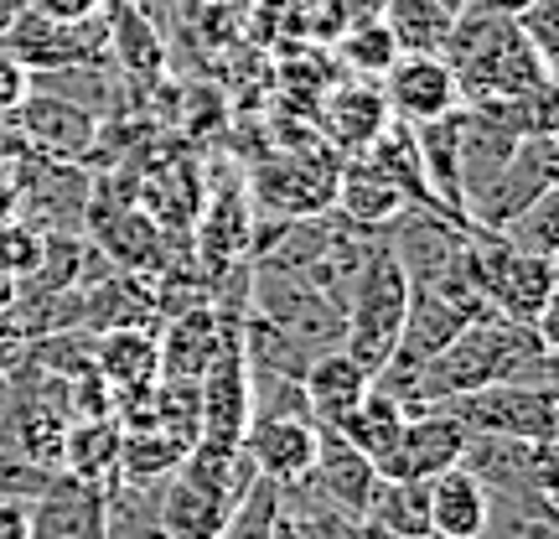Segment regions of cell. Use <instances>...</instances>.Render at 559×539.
<instances>
[{"mask_svg":"<svg viewBox=\"0 0 559 539\" xmlns=\"http://www.w3.org/2000/svg\"><path fill=\"white\" fill-rule=\"evenodd\" d=\"M461 467L487 493H559L555 441H519V436H466Z\"/></svg>","mask_w":559,"mask_h":539,"instance_id":"ba28073f","label":"cell"},{"mask_svg":"<svg viewBox=\"0 0 559 539\" xmlns=\"http://www.w3.org/2000/svg\"><path fill=\"white\" fill-rule=\"evenodd\" d=\"M404 410L389 389H379V384H368V395H362L347 415H342V425H332L337 436H347L353 446H358L362 457H373V467H379L383 457H389V446L400 441V425H404Z\"/></svg>","mask_w":559,"mask_h":539,"instance_id":"484cf974","label":"cell"},{"mask_svg":"<svg viewBox=\"0 0 559 539\" xmlns=\"http://www.w3.org/2000/svg\"><path fill=\"white\" fill-rule=\"evenodd\" d=\"M559 187V145L555 136H523L519 151L508 156L502 177L481 192V202L472 208V229H487V234H502L508 223L519 219L528 202H539L544 192Z\"/></svg>","mask_w":559,"mask_h":539,"instance_id":"9c48e42d","label":"cell"},{"mask_svg":"<svg viewBox=\"0 0 559 539\" xmlns=\"http://www.w3.org/2000/svg\"><path fill=\"white\" fill-rule=\"evenodd\" d=\"M430 488V535L440 539H481L487 524V488L466 467H445L425 482Z\"/></svg>","mask_w":559,"mask_h":539,"instance_id":"7402d4cb","label":"cell"},{"mask_svg":"<svg viewBox=\"0 0 559 539\" xmlns=\"http://www.w3.org/2000/svg\"><path fill=\"white\" fill-rule=\"evenodd\" d=\"M368 384H373V374L358 359H347L342 348H326V353L306 363L300 395H306V410H311L317 425H342V415L368 395Z\"/></svg>","mask_w":559,"mask_h":539,"instance_id":"44dd1931","label":"cell"},{"mask_svg":"<svg viewBox=\"0 0 559 539\" xmlns=\"http://www.w3.org/2000/svg\"><path fill=\"white\" fill-rule=\"evenodd\" d=\"M275 524H280V482L254 478L234 499V508L223 514L213 539H275Z\"/></svg>","mask_w":559,"mask_h":539,"instance_id":"f1b7e54d","label":"cell"},{"mask_svg":"<svg viewBox=\"0 0 559 539\" xmlns=\"http://www.w3.org/2000/svg\"><path fill=\"white\" fill-rule=\"evenodd\" d=\"M389 115L404 125H425L461 109V83L445 68V58H394V68L379 79Z\"/></svg>","mask_w":559,"mask_h":539,"instance_id":"9a60e30c","label":"cell"},{"mask_svg":"<svg viewBox=\"0 0 559 539\" xmlns=\"http://www.w3.org/2000/svg\"><path fill=\"white\" fill-rule=\"evenodd\" d=\"M21 5H26V0H0V37H5V26L21 16Z\"/></svg>","mask_w":559,"mask_h":539,"instance_id":"60d3db41","label":"cell"},{"mask_svg":"<svg viewBox=\"0 0 559 539\" xmlns=\"http://www.w3.org/2000/svg\"><path fill=\"white\" fill-rule=\"evenodd\" d=\"M394 120L383 89L373 79H337L321 89V109H317V136L337 151V156H358L368 151L379 130Z\"/></svg>","mask_w":559,"mask_h":539,"instance_id":"4fadbf2b","label":"cell"},{"mask_svg":"<svg viewBox=\"0 0 559 539\" xmlns=\"http://www.w3.org/2000/svg\"><path fill=\"white\" fill-rule=\"evenodd\" d=\"M415 145H419V166H425V187H430L436 213L461 223V229H472L466 198H461V109L415 125Z\"/></svg>","mask_w":559,"mask_h":539,"instance_id":"ac0fdd59","label":"cell"},{"mask_svg":"<svg viewBox=\"0 0 559 539\" xmlns=\"http://www.w3.org/2000/svg\"><path fill=\"white\" fill-rule=\"evenodd\" d=\"M440 410L456 420L466 436L555 441V431H559L555 384H487V389H472V395L440 400Z\"/></svg>","mask_w":559,"mask_h":539,"instance_id":"5b68a950","label":"cell"},{"mask_svg":"<svg viewBox=\"0 0 559 539\" xmlns=\"http://www.w3.org/2000/svg\"><path fill=\"white\" fill-rule=\"evenodd\" d=\"M425 539H440V535H425Z\"/></svg>","mask_w":559,"mask_h":539,"instance_id":"ee69618b","label":"cell"},{"mask_svg":"<svg viewBox=\"0 0 559 539\" xmlns=\"http://www.w3.org/2000/svg\"><path fill=\"white\" fill-rule=\"evenodd\" d=\"M466 276L481 291V301L498 317L528 327L544 348H555V312H559V276L555 260L528 255L519 244H508L502 234L472 229L466 234Z\"/></svg>","mask_w":559,"mask_h":539,"instance_id":"3957f363","label":"cell"},{"mask_svg":"<svg viewBox=\"0 0 559 539\" xmlns=\"http://www.w3.org/2000/svg\"><path fill=\"white\" fill-rule=\"evenodd\" d=\"M254 244V198L249 181L234 172L228 181H213V192L198 213V260L207 276L223 280L234 265H243V249Z\"/></svg>","mask_w":559,"mask_h":539,"instance_id":"8fae6325","label":"cell"},{"mask_svg":"<svg viewBox=\"0 0 559 539\" xmlns=\"http://www.w3.org/2000/svg\"><path fill=\"white\" fill-rule=\"evenodd\" d=\"M58 478L52 467H37V461H26L21 452H11V446H0V499H21L32 503L47 493V482Z\"/></svg>","mask_w":559,"mask_h":539,"instance_id":"d6a6232c","label":"cell"},{"mask_svg":"<svg viewBox=\"0 0 559 539\" xmlns=\"http://www.w3.org/2000/svg\"><path fill=\"white\" fill-rule=\"evenodd\" d=\"M481 539H559L549 493H487Z\"/></svg>","mask_w":559,"mask_h":539,"instance_id":"83f0119b","label":"cell"},{"mask_svg":"<svg viewBox=\"0 0 559 539\" xmlns=\"http://www.w3.org/2000/svg\"><path fill=\"white\" fill-rule=\"evenodd\" d=\"M249 312L280 332H290L296 342H306L311 353L342 348V306L326 301L317 285H306L300 276L280 270V265L260 260L249 265Z\"/></svg>","mask_w":559,"mask_h":539,"instance_id":"8992f818","label":"cell"},{"mask_svg":"<svg viewBox=\"0 0 559 539\" xmlns=\"http://www.w3.org/2000/svg\"><path fill=\"white\" fill-rule=\"evenodd\" d=\"M440 11H451V16H461V11H466V0H436Z\"/></svg>","mask_w":559,"mask_h":539,"instance_id":"7bdbcfd3","label":"cell"},{"mask_svg":"<svg viewBox=\"0 0 559 539\" xmlns=\"http://www.w3.org/2000/svg\"><path fill=\"white\" fill-rule=\"evenodd\" d=\"M362 156L379 166L383 177L394 181L404 192L409 208H425V213H436V202H430V187H425V166H419V145H415V125L404 120H389L379 130V140L362 151Z\"/></svg>","mask_w":559,"mask_h":539,"instance_id":"d4e9b609","label":"cell"},{"mask_svg":"<svg viewBox=\"0 0 559 539\" xmlns=\"http://www.w3.org/2000/svg\"><path fill=\"white\" fill-rule=\"evenodd\" d=\"M11 125L32 145V156L47 161H79L83 166L94 156V145H99V120L83 104H68L58 94H37V89L11 109Z\"/></svg>","mask_w":559,"mask_h":539,"instance_id":"30bf717a","label":"cell"},{"mask_svg":"<svg viewBox=\"0 0 559 539\" xmlns=\"http://www.w3.org/2000/svg\"><path fill=\"white\" fill-rule=\"evenodd\" d=\"M11 395H16V389H11V368H5V374H0V415L11 410Z\"/></svg>","mask_w":559,"mask_h":539,"instance_id":"b9f144b4","label":"cell"},{"mask_svg":"<svg viewBox=\"0 0 559 539\" xmlns=\"http://www.w3.org/2000/svg\"><path fill=\"white\" fill-rule=\"evenodd\" d=\"M306 482H311L337 514L362 519L368 503H373V488H379V467H373V457H362L347 436H337L332 425H317V457H311Z\"/></svg>","mask_w":559,"mask_h":539,"instance_id":"5bb4252c","label":"cell"},{"mask_svg":"<svg viewBox=\"0 0 559 539\" xmlns=\"http://www.w3.org/2000/svg\"><path fill=\"white\" fill-rule=\"evenodd\" d=\"M362 519L389 539H425L430 535V488L415 478H379Z\"/></svg>","mask_w":559,"mask_h":539,"instance_id":"cb8c5ba5","label":"cell"},{"mask_svg":"<svg viewBox=\"0 0 559 539\" xmlns=\"http://www.w3.org/2000/svg\"><path fill=\"white\" fill-rule=\"evenodd\" d=\"M337 52L342 62L353 68V79H373L379 83L389 68H394V58H400V47H394V37L383 32V21H362V26H347L337 37Z\"/></svg>","mask_w":559,"mask_h":539,"instance_id":"f546056e","label":"cell"},{"mask_svg":"<svg viewBox=\"0 0 559 539\" xmlns=\"http://www.w3.org/2000/svg\"><path fill=\"white\" fill-rule=\"evenodd\" d=\"M228 327H234V321H223L207 301L177 312V317L166 321V332L156 338V379L198 384L202 374H207V363L218 359Z\"/></svg>","mask_w":559,"mask_h":539,"instance_id":"e0dca14e","label":"cell"},{"mask_svg":"<svg viewBox=\"0 0 559 539\" xmlns=\"http://www.w3.org/2000/svg\"><path fill=\"white\" fill-rule=\"evenodd\" d=\"M502 239L528 249V255H544V260H555L559 255V187L555 192H544L539 202H528L519 219L502 229Z\"/></svg>","mask_w":559,"mask_h":539,"instance_id":"4dcf8cb0","label":"cell"},{"mask_svg":"<svg viewBox=\"0 0 559 539\" xmlns=\"http://www.w3.org/2000/svg\"><path fill=\"white\" fill-rule=\"evenodd\" d=\"M379 389H389L404 410L440 405L451 395H472L487 384H555V348H544L528 327L508 317H481L461 327L415 374H373Z\"/></svg>","mask_w":559,"mask_h":539,"instance_id":"6da1fadb","label":"cell"},{"mask_svg":"<svg viewBox=\"0 0 559 539\" xmlns=\"http://www.w3.org/2000/svg\"><path fill=\"white\" fill-rule=\"evenodd\" d=\"M513 151H519L513 130H502L481 109L461 104V198H466V219H472V208L481 202V192L502 177V166H508Z\"/></svg>","mask_w":559,"mask_h":539,"instance_id":"ffe728a7","label":"cell"},{"mask_svg":"<svg viewBox=\"0 0 559 539\" xmlns=\"http://www.w3.org/2000/svg\"><path fill=\"white\" fill-rule=\"evenodd\" d=\"M555 16H559V0H534L523 16H513L519 21V32L528 37V47L539 52V62L555 73L559 68V26H555Z\"/></svg>","mask_w":559,"mask_h":539,"instance_id":"836d02e7","label":"cell"},{"mask_svg":"<svg viewBox=\"0 0 559 539\" xmlns=\"http://www.w3.org/2000/svg\"><path fill=\"white\" fill-rule=\"evenodd\" d=\"M404 306H409V280L379 229V239L362 255L358 276L347 285V301H342V353L358 359L368 374H379L400 348Z\"/></svg>","mask_w":559,"mask_h":539,"instance_id":"277c9868","label":"cell"},{"mask_svg":"<svg viewBox=\"0 0 559 539\" xmlns=\"http://www.w3.org/2000/svg\"><path fill=\"white\" fill-rule=\"evenodd\" d=\"M26 5L41 11V16H52V21H88L99 11V0H26Z\"/></svg>","mask_w":559,"mask_h":539,"instance_id":"74e56055","label":"cell"},{"mask_svg":"<svg viewBox=\"0 0 559 539\" xmlns=\"http://www.w3.org/2000/svg\"><path fill=\"white\" fill-rule=\"evenodd\" d=\"M109 52L130 68V73H156L160 68V42H156V32L145 26V16L140 11H130V5H120L115 11V26H109Z\"/></svg>","mask_w":559,"mask_h":539,"instance_id":"1f68e13d","label":"cell"},{"mask_svg":"<svg viewBox=\"0 0 559 539\" xmlns=\"http://www.w3.org/2000/svg\"><path fill=\"white\" fill-rule=\"evenodd\" d=\"M528 5H534V0H466V11H487V16H523V11H528Z\"/></svg>","mask_w":559,"mask_h":539,"instance_id":"f35d334b","label":"cell"},{"mask_svg":"<svg viewBox=\"0 0 559 539\" xmlns=\"http://www.w3.org/2000/svg\"><path fill=\"white\" fill-rule=\"evenodd\" d=\"M5 223H21L16 219V181H11V172H0V229Z\"/></svg>","mask_w":559,"mask_h":539,"instance_id":"ab89813d","label":"cell"},{"mask_svg":"<svg viewBox=\"0 0 559 539\" xmlns=\"http://www.w3.org/2000/svg\"><path fill=\"white\" fill-rule=\"evenodd\" d=\"M26 94H32V73H26V68L0 47V115H11Z\"/></svg>","mask_w":559,"mask_h":539,"instance_id":"e575fe53","label":"cell"},{"mask_svg":"<svg viewBox=\"0 0 559 539\" xmlns=\"http://www.w3.org/2000/svg\"><path fill=\"white\" fill-rule=\"evenodd\" d=\"M239 452L254 461V472L270 482H300L311 472V457H317V420L300 415H249V431H243Z\"/></svg>","mask_w":559,"mask_h":539,"instance_id":"2e32d148","label":"cell"},{"mask_svg":"<svg viewBox=\"0 0 559 539\" xmlns=\"http://www.w3.org/2000/svg\"><path fill=\"white\" fill-rule=\"evenodd\" d=\"M461 446H466V431H461L456 420L445 415L440 405H419V410H409V415H404L400 441H394V446H389V457L379 461V478L430 482L436 472L456 467Z\"/></svg>","mask_w":559,"mask_h":539,"instance_id":"7c38bea8","label":"cell"},{"mask_svg":"<svg viewBox=\"0 0 559 539\" xmlns=\"http://www.w3.org/2000/svg\"><path fill=\"white\" fill-rule=\"evenodd\" d=\"M440 58L456 73L461 104L555 89V73H549L539 62V52L528 47V37L519 32V21H508V16L461 11V16L451 21V37L440 47Z\"/></svg>","mask_w":559,"mask_h":539,"instance_id":"7a4b0ae2","label":"cell"},{"mask_svg":"<svg viewBox=\"0 0 559 539\" xmlns=\"http://www.w3.org/2000/svg\"><path fill=\"white\" fill-rule=\"evenodd\" d=\"M383 32L394 37L400 58H440V47L451 37V11H440L436 0H383Z\"/></svg>","mask_w":559,"mask_h":539,"instance_id":"603a6c76","label":"cell"},{"mask_svg":"<svg viewBox=\"0 0 559 539\" xmlns=\"http://www.w3.org/2000/svg\"><path fill=\"white\" fill-rule=\"evenodd\" d=\"M0 539H32V503L0 499Z\"/></svg>","mask_w":559,"mask_h":539,"instance_id":"8d00e7d4","label":"cell"},{"mask_svg":"<svg viewBox=\"0 0 559 539\" xmlns=\"http://www.w3.org/2000/svg\"><path fill=\"white\" fill-rule=\"evenodd\" d=\"M264 166H270V172H254V181H249V198L254 202H270L285 219H311V213H326V208H332L342 156L321 136L296 140L285 156L264 161Z\"/></svg>","mask_w":559,"mask_h":539,"instance_id":"52a82bcc","label":"cell"},{"mask_svg":"<svg viewBox=\"0 0 559 539\" xmlns=\"http://www.w3.org/2000/svg\"><path fill=\"white\" fill-rule=\"evenodd\" d=\"M21 353H26V332L16 327L11 306H0V374H5V368H16Z\"/></svg>","mask_w":559,"mask_h":539,"instance_id":"d590c367","label":"cell"},{"mask_svg":"<svg viewBox=\"0 0 559 539\" xmlns=\"http://www.w3.org/2000/svg\"><path fill=\"white\" fill-rule=\"evenodd\" d=\"M115 457H120V420H68L62 436V472L83 482H109L115 478Z\"/></svg>","mask_w":559,"mask_h":539,"instance_id":"4316f807","label":"cell"},{"mask_svg":"<svg viewBox=\"0 0 559 539\" xmlns=\"http://www.w3.org/2000/svg\"><path fill=\"white\" fill-rule=\"evenodd\" d=\"M332 213L347 223H358V229H389L400 213H409V202H404L400 187L358 151V156H342V166H337Z\"/></svg>","mask_w":559,"mask_h":539,"instance_id":"d6986e66","label":"cell"}]
</instances>
